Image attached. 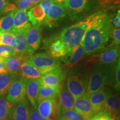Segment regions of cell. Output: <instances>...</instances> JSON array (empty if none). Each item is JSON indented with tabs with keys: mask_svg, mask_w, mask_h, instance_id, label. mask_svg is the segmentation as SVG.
Instances as JSON below:
<instances>
[{
	"mask_svg": "<svg viewBox=\"0 0 120 120\" xmlns=\"http://www.w3.org/2000/svg\"><path fill=\"white\" fill-rule=\"evenodd\" d=\"M58 115H61L69 120H83L81 116L74 109H63L59 107Z\"/></svg>",
	"mask_w": 120,
	"mask_h": 120,
	"instance_id": "obj_31",
	"label": "cell"
},
{
	"mask_svg": "<svg viewBox=\"0 0 120 120\" xmlns=\"http://www.w3.org/2000/svg\"><path fill=\"white\" fill-rule=\"evenodd\" d=\"M53 3V0H43L42 1L40 2V4H39L41 6L43 10V11H44L46 16L47 15L49 7Z\"/></svg>",
	"mask_w": 120,
	"mask_h": 120,
	"instance_id": "obj_38",
	"label": "cell"
},
{
	"mask_svg": "<svg viewBox=\"0 0 120 120\" xmlns=\"http://www.w3.org/2000/svg\"><path fill=\"white\" fill-rule=\"evenodd\" d=\"M26 79L17 77L13 81L7 94L6 99L13 104L26 98Z\"/></svg>",
	"mask_w": 120,
	"mask_h": 120,
	"instance_id": "obj_8",
	"label": "cell"
},
{
	"mask_svg": "<svg viewBox=\"0 0 120 120\" xmlns=\"http://www.w3.org/2000/svg\"><path fill=\"white\" fill-rule=\"evenodd\" d=\"M113 120H120V116H118L114 118Z\"/></svg>",
	"mask_w": 120,
	"mask_h": 120,
	"instance_id": "obj_45",
	"label": "cell"
},
{
	"mask_svg": "<svg viewBox=\"0 0 120 120\" xmlns=\"http://www.w3.org/2000/svg\"><path fill=\"white\" fill-rule=\"evenodd\" d=\"M91 65L86 91L89 95L113 82V64L96 62Z\"/></svg>",
	"mask_w": 120,
	"mask_h": 120,
	"instance_id": "obj_4",
	"label": "cell"
},
{
	"mask_svg": "<svg viewBox=\"0 0 120 120\" xmlns=\"http://www.w3.org/2000/svg\"><path fill=\"white\" fill-rule=\"evenodd\" d=\"M88 0H64V6L72 11L79 12L85 8Z\"/></svg>",
	"mask_w": 120,
	"mask_h": 120,
	"instance_id": "obj_27",
	"label": "cell"
},
{
	"mask_svg": "<svg viewBox=\"0 0 120 120\" xmlns=\"http://www.w3.org/2000/svg\"><path fill=\"white\" fill-rule=\"evenodd\" d=\"M86 55L83 44L81 42L71 53L61 58V61L64 64V66L70 68L80 62Z\"/></svg>",
	"mask_w": 120,
	"mask_h": 120,
	"instance_id": "obj_16",
	"label": "cell"
},
{
	"mask_svg": "<svg viewBox=\"0 0 120 120\" xmlns=\"http://www.w3.org/2000/svg\"><path fill=\"white\" fill-rule=\"evenodd\" d=\"M13 104L4 97H0V120L8 119Z\"/></svg>",
	"mask_w": 120,
	"mask_h": 120,
	"instance_id": "obj_28",
	"label": "cell"
},
{
	"mask_svg": "<svg viewBox=\"0 0 120 120\" xmlns=\"http://www.w3.org/2000/svg\"><path fill=\"white\" fill-rule=\"evenodd\" d=\"M30 120H46L32 106L30 107Z\"/></svg>",
	"mask_w": 120,
	"mask_h": 120,
	"instance_id": "obj_37",
	"label": "cell"
},
{
	"mask_svg": "<svg viewBox=\"0 0 120 120\" xmlns=\"http://www.w3.org/2000/svg\"><path fill=\"white\" fill-rule=\"evenodd\" d=\"M13 1H15V2H18V1H20V0H13Z\"/></svg>",
	"mask_w": 120,
	"mask_h": 120,
	"instance_id": "obj_46",
	"label": "cell"
},
{
	"mask_svg": "<svg viewBox=\"0 0 120 120\" xmlns=\"http://www.w3.org/2000/svg\"><path fill=\"white\" fill-rule=\"evenodd\" d=\"M11 0H0V16L4 13L7 6L10 3Z\"/></svg>",
	"mask_w": 120,
	"mask_h": 120,
	"instance_id": "obj_40",
	"label": "cell"
},
{
	"mask_svg": "<svg viewBox=\"0 0 120 120\" xmlns=\"http://www.w3.org/2000/svg\"><path fill=\"white\" fill-rule=\"evenodd\" d=\"M112 92L109 86L103 87L96 92L89 95V100L92 106L94 114L103 110L105 100Z\"/></svg>",
	"mask_w": 120,
	"mask_h": 120,
	"instance_id": "obj_12",
	"label": "cell"
},
{
	"mask_svg": "<svg viewBox=\"0 0 120 120\" xmlns=\"http://www.w3.org/2000/svg\"><path fill=\"white\" fill-rule=\"evenodd\" d=\"M30 105L26 98L15 103L8 119L10 120H30Z\"/></svg>",
	"mask_w": 120,
	"mask_h": 120,
	"instance_id": "obj_14",
	"label": "cell"
},
{
	"mask_svg": "<svg viewBox=\"0 0 120 120\" xmlns=\"http://www.w3.org/2000/svg\"><path fill=\"white\" fill-rule=\"evenodd\" d=\"M17 77V75L11 73L0 75V97L7 95L11 84Z\"/></svg>",
	"mask_w": 120,
	"mask_h": 120,
	"instance_id": "obj_26",
	"label": "cell"
},
{
	"mask_svg": "<svg viewBox=\"0 0 120 120\" xmlns=\"http://www.w3.org/2000/svg\"><path fill=\"white\" fill-rule=\"evenodd\" d=\"M41 24L31 27L26 32V39L28 53L32 54L38 49L41 44V37L40 27Z\"/></svg>",
	"mask_w": 120,
	"mask_h": 120,
	"instance_id": "obj_13",
	"label": "cell"
},
{
	"mask_svg": "<svg viewBox=\"0 0 120 120\" xmlns=\"http://www.w3.org/2000/svg\"><path fill=\"white\" fill-rule=\"evenodd\" d=\"M8 73V72L7 71L4 62H0V75L4 74V73Z\"/></svg>",
	"mask_w": 120,
	"mask_h": 120,
	"instance_id": "obj_41",
	"label": "cell"
},
{
	"mask_svg": "<svg viewBox=\"0 0 120 120\" xmlns=\"http://www.w3.org/2000/svg\"><path fill=\"white\" fill-rule=\"evenodd\" d=\"M26 61L38 69L42 75L49 72L61 65V62L58 58L52 57L49 54L45 53H38L32 55Z\"/></svg>",
	"mask_w": 120,
	"mask_h": 120,
	"instance_id": "obj_5",
	"label": "cell"
},
{
	"mask_svg": "<svg viewBox=\"0 0 120 120\" xmlns=\"http://www.w3.org/2000/svg\"><path fill=\"white\" fill-rule=\"evenodd\" d=\"M120 94L118 91L111 93L105 100L103 110L109 112L113 118L119 116L120 112Z\"/></svg>",
	"mask_w": 120,
	"mask_h": 120,
	"instance_id": "obj_21",
	"label": "cell"
},
{
	"mask_svg": "<svg viewBox=\"0 0 120 120\" xmlns=\"http://www.w3.org/2000/svg\"><path fill=\"white\" fill-rule=\"evenodd\" d=\"M36 109L46 120H56L59 109L58 97L42 100L37 105Z\"/></svg>",
	"mask_w": 120,
	"mask_h": 120,
	"instance_id": "obj_7",
	"label": "cell"
},
{
	"mask_svg": "<svg viewBox=\"0 0 120 120\" xmlns=\"http://www.w3.org/2000/svg\"><path fill=\"white\" fill-rule=\"evenodd\" d=\"M66 77L67 87L74 99L86 92L90 77L87 64L78 63L70 68Z\"/></svg>",
	"mask_w": 120,
	"mask_h": 120,
	"instance_id": "obj_3",
	"label": "cell"
},
{
	"mask_svg": "<svg viewBox=\"0 0 120 120\" xmlns=\"http://www.w3.org/2000/svg\"><path fill=\"white\" fill-rule=\"evenodd\" d=\"M13 38L14 32L12 31H0V46H11Z\"/></svg>",
	"mask_w": 120,
	"mask_h": 120,
	"instance_id": "obj_30",
	"label": "cell"
},
{
	"mask_svg": "<svg viewBox=\"0 0 120 120\" xmlns=\"http://www.w3.org/2000/svg\"><path fill=\"white\" fill-rule=\"evenodd\" d=\"M74 109L81 116L83 120L91 119L94 112L87 93L86 92L81 96L75 99Z\"/></svg>",
	"mask_w": 120,
	"mask_h": 120,
	"instance_id": "obj_11",
	"label": "cell"
},
{
	"mask_svg": "<svg viewBox=\"0 0 120 120\" xmlns=\"http://www.w3.org/2000/svg\"><path fill=\"white\" fill-rule=\"evenodd\" d=\"M59 92L60 86H40L37 99V105L45 99L58 97Z\"/></svg>",
	"mask_w": 120,
	"mask_h": 120,
	"instance_id": "obj_25",
	"label": "cell"
},
{
	"mask_svg": "<svg viewBox=\"0 0 120 120\" xmlns=\"http://www.w3.org/2000/svg\"><path fill=\"white\" fill-rule=\"evenodd\" d=\"M27 31V30L13 32L14 38L11 47L14 49L15 55L28 53L26 39Z\"/></svg>",
	"mask_w": 120,
	"mask_h": 120,
	"instance_id": "obj_20",
	"label": "cell"
},
{
	"mask_svg": "<svg viewBox=\"0 0 120 120\" xmlns=\"http://www.w3.org/2000/svg\"><path fill=\"white\" fill-rule=\"evenodd\" d=\"M15 11H11L0 19V31H10L13 27V15Z\"/></svg>",
	"mask_w": 120,
	"mask_h": 120,
	"instance_id": "obj_29",
	"label": "cell"
},
{
	"mask_svg": "<svg viewBox=\"0 0 120 120\" xmlns=\"http://www.w3.org/2000/svg\"><path fill=\"white\" fill-rule=\"evenodd\" d=\"M47 51L49 55L56 58L64 57L67 53V48L59 36L52 39L49 42Z\"/></svg>",
	"mask_w": 120,
	"mask_h": 120,
	"instance_id": "obj_17",
	"label": "cell"
},
{
	"mask_svg": "<svg viewBox=\"0 0 120 120\" xmlns=\"http://www.w3.org/2000/svg\"><path fill=\"white\" fill-rule=\"evenodd\" d=\"M120 59V46H111L109 49L101 52L99 55L94 56L89 60L92 64L96 62H100L105 64H113Z\"/></svg>",
	"mask_w": 120,
	"mask_h": 120,
	"instance_id": "obj_10",
	"label": "cell"
},
{
	"mask_svg": "<svg viewBox=\"0 0 120 120\" xmlns=\"http://www.w3.org/2000/svg\"><path fill=\"white\" fill-rule=\"evenodd\" d=\"M111 23L112 27L114 26V28H120V10H118L117 13L115 17L113 18V19L111 21Z\"/></svg>",
	"mask_w": 120,
	"mask_h": 120,
	"instance_id": "obj_39",
	"label": "cell"
},
{
	"mask_svg": "<svg viewBox=\"0 0 120 120\" xmlns=\"http://www.w3.org/2000/svg\"><path fill=\"white\" fill-rule=\"evenodd\" d=\"M15 4L16 10H27L34 6L32 0H20L15 2Z\"/></svg>",
	"mask_w": 120,
	"mask_h": 120,
	"instance_id": "obj_34",
	"label": "cell"
},
{
	"mask_svg": "<svg viewBox=\"0 0 120 120\" xmlns=\"http://www.w3.org/2000/svg\"><path fill=\"white\" fill-rule=\"evenodd\" d=\"M27 60V58L22 55H15L14 56L5 58L4 64L8 73L17 75L22 63Z\"/></svg>",
	"mask_w": 120,
	"mask_h": 120,
	"instance_id": "obj_22",
	"label": "cell"
},
{
	"mask_svg": "<svg viewBox=\"0 0 120 120\" xmlns=\"http://www.w3.org/2000/svg\"><path fill=\"white\" fill-rule=\"evenodd\" d=\"M4 59H5V58H4L1 57H0V62H4Z\"/></svg>",
	"mask_w": 120,
	"mask_h": 120,
	"instance_id": "obj_44",
	"label": "cell"
},
{
	"mask_svg": "<svg viewBox=\"0 0 120 120\" xmlns=\"http://www.w3.org/2000/svg\"><path fill=\"white\" fill-rule=\"evenodd\" d=\"M28 20L33 26L42 24L46 17L44 11L40 4L34 6L27 12Z\"/></svg>",
	"mask_w": 120,
	"mask_h": 120,
	"instance_id": "obj_24",
	"label": "cell"
},
{
	"mask_svg": "<svg viewBox=\"0 0 120 120\" xmlns=\"http://www.w3.org/2000/svg\"><path fill=\"white\" fill-rule=\"evenodd\" d=\"M113 87L115 91H119L120 90V60L115 64L113 68Z\"/></svg>",
	"mask_w": 120,
	"mask_h": 120,
	"instance_id": "obj_32",
	"label": "cell"
},
{
	"mask_svg": "<svg viewBox=\"0 0 120 120\" xmlns=\"http://www.w3.org/2000/svg\"><path fill=\"white\" fill-rule=\"evenodd\" d=\"M111 36L113 38V41L111 46H118L120 43V28H112Z\"/></svg>",
	"mask_w": 120,
	"mask_h": 120,
	"instance_id": "obj_36",
	"label": "cell"
},
{
	"mask_svg": "<svg viewBox=\"0 0 120 120\" xmlns=\"http://www.w3.org/2000/svg\"><path fill=\"white\" fill-rule=\"evenodd\" d=\"M66 16V11L64 5L55 2L49 7L46 15L43 25L49 27L55 26L58 21Z\"/></svg>",
	"mask_w": 120,
	"mask_h": 120,
	"instance_id": "obj_9",
	"label": "cell"
},
{
	"mask_svg": "<svg viewBox=\"0 0 120 120\" xmlns=\"http://www.w3.org/2000/svg\"><path fill=\"white\" fill-rule=\"evenodd\" d=\"M8 120V119H7V120Z\"/></svg>",
	"mask_w": 120,
	"mask_h": 120,
	"instance_id": "obj_47",
	"label": "cell"
},
{
	"mask_svg": "<svg viewBox=\"0 0 120 120\" xmlns=\"http://www.w3.org/2000/svg\"><path fill=\"white\" fill-rule=\"evenodd\" d=\"M31 27L27 10H16L13 15V32L27 31Z\"/></svg>",
	"mask_w": 120,
	"mask_h": 120,
	"instance_id": "obj_18",
	"label": "cell"
},
{
	"mask_svg": "<svg viewBox=\"0 0 120 120\" xmlns=\"http://www.w3.org/2000/svg\"><path fill=\"white\" fill-rule=\"evenodd\" d=\"M58 97L60 108L63 109H74L75 99L67 88L66 79L60 85Z\"/></svg>",
	"mask_w": 120,
	"mask_h": 120,
	"instance_id": "obj_15",
	"label": "cell"
},
{
	"mask_svg": "<svg viewBox=\"0 0 120 120\" xmlns=\"http://www.w3.org/2000/svg\"><path fill=\"white\" fill-rule=\"evenodd\" d=\"M33 1V3H34V6L36 5V4H38L39 3H40L41 1H42L43 0H32Z\"/></svg>",
	"mask_w": 120,
	"mask_h": 120,
	"instance_id": "obj_43",
	"label": "cell"
},
{
	"mask_svg": "<svg viewBox=\"0 0 120 120\" xmlns=\"http://www.w3.org/2000/svg\"><path fill=\"white\" fill-rule=\"evenodd\" d=\"M66 68L60 65L49 72L42 75L38 79L40 86H60L61 83L66 79Z\"/></svg>",
	"mask_w": 120,
	"mask_h": 120,
	"instance_id": "obj_6",
	"label": "cell"
},
{
	"mask_svg": "<svg viewBox=\"0 0 120 120\" xmlns=\"http://www.w3.org/2000/svg\"><path fill=\"white\" fill-rule=\"evenodd\" d=\"M19 73L22 78L26 79H38L42 75L38 69L27 61L22 63Z\"/></svg>",
	"mask_w": 120,
	"mask_h": 120,
	"instance_id": "obj_23",
	"label": "cell"
},
{
	"mask_svg": "<svg viewBox=\"0 0 120 120\" xmlns=\"http://www.w3.org/2000/svg\"><path fill=\"white\" fill-rule=\"evenodd\" d=\"M112 27L111 19L107 15L88 28L82 41L86 55L104 49L111 36Z\"/></svg>",
	"mask_w": 120,
	"mask_h": 120,
	"instance_id": "obj_1",
	"label": "cell"
},
{
	"mask_svg": "<svg viewBox=\"0 0 120 120\" xmlns=\"http://www.w3.org/2000/svg\"><path fill=\"white\" fill-rule=\"evenodd\" d=\"M40 84L38 79H26V96L30 104L34 109H37V99Z\"/></svg>",
	"mask_w": 120,
	"mask_h": 120,
	"instance_id": "obj_19",
	"label": "cell"
},
{
	"mask_svg": "<svg viewBox=\"0 0 120 120\" xmlns=\"http://www.w3.org/2000/svg\"><path fill=\"white\" fill-rule=\"evenodd\" d=\"M15 52L11 46H0V57L4 58H7L14 56Z\"/></svg>",
	"mask_w": 120,
	"mask_h": 120,
	"instance_id": "obj_35",
	"label": "cell"
},
{
	"mask_svg": "<svg viewBox=\"0 0 120 120\" xmlns=\"http://www.w3.org/2000/svg\"><path fill=\"white\" fill-rule=\"evenodd\" d=\"M115 118L109 112L103 110L94 113L90 120H113Z\"/></svg>",
	"mask_w": 120,
	"mask_h": 120,
	"instance_id": "obj_33",
	"label": "cell"
},
{
	"mask_svg": "<svg viewBox=\"0 0 120 120\" xmlns=\"http://www.w3.org/2000/svg\"><path fill=\"white\" fill-rule=\"evenodd\" d=\"M106 15L102 12H97L62 30L59 37L67 48V55L71 53L82 42L88 28Z\"/></svg>",
	"mask_w": 120,
	"mask_h": 120,
	"instance_id": "obj_2",
	"label": "cell"
},
{
	"mask_svg": "<svg viewBox=\"0 0 120 120\" xmlns=\"http://www.w3.org/2000/svg\"><path fill=\"white\" fill-rule=\"evenodd\" d=\"M56 120H69L68 119H67L66 117H64L61 116V115H58V116L57 117V119Z\"/></svg>",
	"mask_w": 120,
	"mask_h": 120,
	"instance_id": "obj_42",
	"label": "cell"
}]
</instances>
